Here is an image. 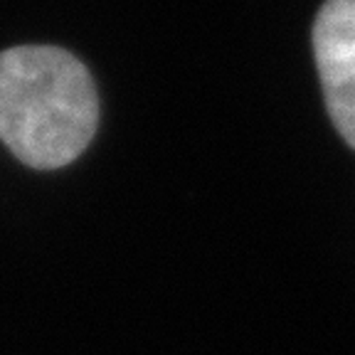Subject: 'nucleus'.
Wrapping results in <instances>:
<instances>
[{"instance_id": "nucleus-1", "label": "nucleus", "mask_w": 355, "mask_h": 355, "mask_svg": "<svg viewBox=\"0 0 355 355\" xmlns=\"http://www.w3.org/2000/svg\"><path fill=\"white\" fill-rule=\"evenodd\" d=\"M99 123L89 69L60 47L25 44L0 52V141L37 171L84 153Z\"/></svg>"}, {"instance_id": "nucleus-2", "label": "nucleus", "mask_w": 355, "mask_h": 355, "mask_svg": "<svg viewBox=\"0 0 355 355\" xmlns=\"http://www.w3.org/2000/svg\"><path fill=\"white\" fill-rule=\"evenodd\" d=\"M313 55L333 126L355 148V0H326L313 22Z\"/></svg>"}]
</instances>
